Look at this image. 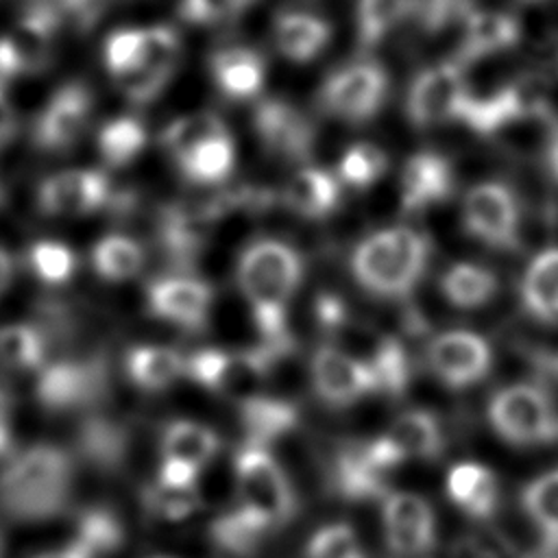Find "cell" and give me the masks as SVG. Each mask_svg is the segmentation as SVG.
I'll use <instances>...</instances> for the list:
<instances>
[{
    "label": "cell",
    "mask_w": 558,
    "mask_h": 558,
    "mask_svg": "<svg viewBox=\"0 0 558 558\" xmlns=\"http://www.w3.org/2000/svg\"><path fill=\"white\" fill-rule=\"evenodd\" d=\"M235 279L264 340L262 349L279 357L290 342L288 307L303 281V257L283 240L262 238L240 253Z\"/></svg>",
    "instance_id": "6da1fadb"
},
{
    "label": "cell",
    "mask_w": 558,
    "mask_h": 558,
    "mask_svg": "<svg viewBox=\"0 0 558 558\" xmlns=\"http://www.w3.org/2000/svg\"><path fill=\"white\" fill-rule=\"evenodd\" d=\"M72 490L74 460L57 445H31L0 469V512L13 521L59 517L70 506Z\"/></svg>",
    "instance_id": "7a4b0ae2"
},
{
    "label": "cell",
    "mask_w": 558,
    "mask_h": 558,
    "mask_svg": "<svg viewBox=\"0 0 558 558\" xmlns=\"http://www.w3.org/2000/svg\"><path fill=\"white\" fill-rule=\"evenodd\" d=\"M429 255V240L421 231L405 225L384 227L355 244L351 272L368 294L399 301L414 292Z\"/></svg>",
    "instance_id": "3957f363"
},
{
    "label": "cell",
    "mask_w": 558,
    "mask_h": 558,
    "mask_svg": "<svg viewBox=\"0 0 558 558\" xmlns=\"http://www.w3.org/2000/svg\"><path fill=\"white\" fill-rule=\"evenodd\" d=\"M390 74L375 54H357L333 68L316 89L318 109L347 124L373 120L386 105Z\"/></svg>",
    "instance_id": "277c9868"
},
{
    "label": "cell",
    "mask_w": 558,
    "mask_h": 558,
    "mask_svg": "<svg viewBox=\"0 0 558 558\" xmlns=\"http://www.w3.org/2000/svg\"><path fill=\"white\" fill-rule=\"evenodd\" d=\"M238 504L264 521L272 532L296 512V495L283 466L268 447L246 442L235 456Z\"/></svg>",
    "instance_id": "5b68a950"
},
{
    "label": "cell",
    "mask_w": 558,
    "mask_h": 558,
    "mask_svg": "<svg viewBox=\"0 0 558 558\" xmlns=\"http://www.w3.org/2000/svg\"><path fill=\"white\" fill-rule=\"evenodd\" d=\"M488 423L499 438L517 447L547 445L558 438V412L551 397L527 381L499 388L488 401Z\"/></svg>",
    "instance_id": "8992f818"
},
{
    "label": "cell",
    "mask_w": 558,
    "mask_h": 558,
    "mask_svg": "<svg viewBox=\"0 0 558 558\" xmlns=\"http://www.w3.org/2000/svg\"><path fill=\"white\" fill-rule=\"evenodd\" d=\"M471 83L458 59H442L421 68L405 92V116L416 129L458 122Z\"/></svg>",
    "instance_id": "52a82bcc"
},
{
    "label": "cell",
    "mask_w": 558,
    "mask_h": 558,
    "mask_svg": "<svg viewBox=\"0 0 558 558\" xmlns=\"http://www.w3.org/2000/svg\"><path fill=\"white\" fill-rule=\"evenodd\" d=\"M107 381L109 366L102 355L63 357L41 366L35 395L39 405L48 412L85 410L105 397Z\"/></svg>",
    "instance_id": "ba28073f"
},
{
    "label": "cell",
    "mask_w": 558,
    "mask_h": 558,
    "mask_svg": "<svg viewBox=\"0 0 558 558\" xmlns=\"http://www.w3.org/2000/svg\"><path fill=\"white\" fill-rule=\"evenodd\" d=\"M466 233L493 248H514L521 238V205L512 187L499 181L473 185L462 198Z\"/></svg>",
    "instance_id": "9c48e42d"
},
{
    "label": "cell",
    "mask_w": 558,
    "mask_h": 558,
    "mask_svg": "<svg viewBox=\"0 0 558 558\" xmlns=\"http://www.w3.org/2000/svg\"><path fill=\"white\" fill-rule=\"evenodd\" d=\"M425 362L436 379L460 390L488 375L493 366V347L477 331L447 329L427 342Z\"/></svg>",
    "instance_id": "30bf717a"
},
{
    "label": "cell",
    "mask_w": 558,
    "mask_h": 558,
    "mask_svg": "<svg viewBox=\"0 0 558 558\" xmlns=\"http://www.w3.org/2000/svg\"><path fill=\"white\" fill-rule=\"evenodd\" d=\"M94 98L89 87L78 81L65 83L52 92L33 124V144L46 153L72 148L87 131Z\"/></svg>",
    "instance_id": "8fae6325"
},
{
    "label": "cell",
    "mask_w": 558,
    "mask_h": 558,
    "mask_svg": "<svg viewBox=\"0 0 558 558\" xmlns=\"http://www.w3.org/2000/svg\"><path fill=\"white\" fill-rule=\"evenodd\" d=\"M310 381L320 401L331 408H347L366 395L379 392L373 371L331 342L314 351L310 360Z\"/></svg>",
    "instance_id": "7c38bea8"
},
{
    "label": "cell",
    "mask_w": 558,
    "mask_h": 558,
    "mask_svg": "<svg viewBox=\"0 0 558 558\" xmlns=\"http://www.w3.org/2000/svg\"><path fill=\"white\" fill-rule=\"evenodd\" d=\"M381 525L392 554L401 558L425 556L436 543V514L416 493H386L381 497Z\"/></svg>",
    "instance_id": "4fadbf2b"
},
{
    "label": "cell",
    "mask_w": 558,
    "mask_h": 558,
    "mask_svg": "<svg viewBox=\"0 0 558 558\" xmlns=\"http://www.w3.org/2000/svg\"><path fill=\"white\" fill-rule=\"evenodd\" d=\"M109 179L98 170H63L48 177L37 192L39 211L70 218L98 211L111 203Z\"/></svg>",
    "instance_id": "5bb4252c"
},
{
    "label": "cell",
    "mask_w": 558,
    "mask_h": 558,
    "mask_svg": "<svg viewBox=\"0 0 558 558\" xmlns=\"http://www.w3.org/2000/svg\"><path fill=\"white\" fill-rule=\"evenodd\" d=\"M146 303L155 318L201 329L207 323L214 292L207 281L192 275H168L155 279L146 290Z\"/></svg>",
    "instance_id": "9a60e30c"
},
{
    "label": "cell",
    "mask_w": 558,
    "mask_h": 558,
    "mask_svg": "<svg viewBox=\"0 0 558 558\" xmlns=\"http://www.w3.org/2000/svg\"><path fill=\"white\" fill-rule=\"evenodd\" d=\"M458 48L453 59H458L466 70L469 65L504 54L519 46L523 26L521 20L501 9H475L464 24L458 28Z\"/></svg>",
    "instance_id": "2e32d148"
},
{
    "label": "cell",
    "mask_w": 558,
    "mask_h": 558,
    "mask_svg": "<svg viewBox=\"0 0 558 558\" xmlns=\"http://www.w3.org/2000/svg\"><path fill=\"white\" fill-rule=\"evenodd\" d=\"M259 142L275 155L303 159L314 144V126L307 116L286 98H264L253 111Z\"/></svg>",
    "instance_id": "e0dca14e"
},
{
    "label": "cell",
    "mask_w": 558,
    "mask_h": 558,
    "mask_svg": "<svg viewBox=\"0 0 558 558\" xmlns=\"http://www.w3.org/2000/svg\"><path fill=\"white\" fill-rule=\"evenodd\" d=\"M216 89L229 100L255 98L266 83V57L248 44H225L207 57Z\"/></svg>",
    "instance_id": "ac0fdd59"
},
{
    "label": "cell",
    "mask_w": 558,
    "mask_h": 558,
    "mask_svg": "<svg viewBox=\"0 0 558 558\" xmlns=\"http://www.w3.org/2000/svg\"><path fill=\"white\" fill-rule=\"evenodd\" d=\"M331 22L307 9H279L272 17V46L290 63L305 65L327 50Z\"/></svg>",
    "instance_id": "d6986e66"
},
{
    "label": "cell",
    "mask_w": 558,
    "mask_h": 558,
    "mask_svg": "<svg viewBox=\"0 0 558 558\" xmlns=\"http://www.w3.org/2000/svg\"><path fill=\"white\" fill-rule=\"evenodd\" d=\"M453 190V168L436 150L414 153L399 174V201L408 214L425 211Z\"/></svg>",
    "instance_id": "ffe728a7"
},
{
    "label": "cell",
    "mask_w": 558,
    "mask_h": 558,
    "mask_svg": "<svg viewBox=\"0 0 558 558\" xmlns=\"http://www.w3.org/2000/svg\"><path fill=\"white\" fill-rule=\"evenodd\" d=\"M61 26L63 24L54 15L41 9L24 7L20 20L4 35L22 74H39L50 65L54 39Z\"/></svg>",
    "instance_id": "44dd1931"
},
{
    "label": "cell",
    "mask_w": 558,
    "mask_h": 558,
    "mask_svg": "<svg viewBox=\"0 0 558 558\" xmlns=\"http://www.w3.org/2000/svg\"><path fill=\"white\" fill-rule=\"evenodd\" d=\"M399 462L434 460L445 447L438 418L425 410L401 412L381 434Z\"/></svg>",
    "instance_id": "7402d4cb"
},
{
    "label": "cell",
    "mask_w": 558,
    "mask_h": 558,
    "mask_svg": "<svg viewBox=\"0 0 558 558\" xmlns=\"http://www.w3.org/2000/svg\"><path fill=\"white\" fill-rule=\"evenodd\" d=\"M342 196V183L338 174L305 166L292 174V179L286 185L283 198L286 205L303 218L318 220L336 211Z\"/></svg>",
    "instance_id": "603a6c76"
},
{
    "label": "cell",
    "mask_w": 558,
    "mask_h": 558,
    "mask_svg": "<svg viewBox=\"0 0 558 558\" xmlns=\"http://www.w3.org/2000/svg\"><path fill=\"white\" fill-rule=\"evenodd\" d=\"M523 310L541 323H558V246L536 253L519 281Z\"/></svg>",
    "instance_id": "cb8c5ba5"
},
{
    "label": "cell",
    "mask_w": 558,
    "mask_h": 558,
    "mask_svg": "<svg viewBox=\"0 0 558 558\" xmlns=\"http://www.w3.org/2000/svg\"><path fill=\"white\" fill-rule=\"evenodd\" d=\"M447 495L471 519H488L499 504L497 475L480 462H460L447 473Z\"/></svg>",
    "instance_id": "d4e9b609"
},
{
    "label": "cell",
    "mask_w": 558,
    "mask_h": 558,
    "mask_svg": "<svg viewBox=\"0 0 558 558\" xmlns=\"http://www.w3.org/2000/svg\"><path fill=\"white\" fill-rule=\"evenodd\" d=\"M211 211H194L187 207L170 205L163 209L157 222V238L163 255L174 266H187L194 262L205 240V222Z\"/></svg>",
    "instance_id": "484cf974"
},
{
    "label": "cell",
    "mask_w": 558,
    "mask_h": 558,
    "mask_svg": "<svg viewBox=\"0 0 558 558\" xmlns=\"http://www.w3.org/2000/svg\"><path fill=\"white\" fill-rule=\"evenodd\" d=\"M410 0H355L353 35L357 54H373L401 24L408 22Z\"/></svg>",
    "instance_id": "4316f807"
},
{
    "label": "cell",
    "mask_w": 558,
    "mask_h": 558,
    "mask_svg": "<svg viewBox=\"0 0 558 558\" xmlns=\"http://www.w3.org/2000/svg\"><path fill=\"white\" fill-rule=\"evenodd\" d=\"M497 290V275L475 262H453L440 277V292L445 301L466 312L488 305Z\"/></svg>",
    "instance_id": "83f0119b"
},
{
    "label": "cell",
    "mask_w": 558,
    "mask_h": 558,
    "mask_svg": "<svg viewBox=\"0 0 558 558\" xmlns=\"http://www.w3.org/2000/svg\"><path fill=\"white\" fill-rule=\"evenodd\" d=\"M124 368L137 388L157 392L174 384L185 373V357L172 347L140 344L126 353Z\"/></svg>",
    "instance_id": "f1b7e54d"
},
{
    "label": "cell",
    "mask_w": 558,
    "mask_h": 558,
    "mask_svg": "<svg viewBox=\"0 0 558 558\" xmlns=\"http://www.w3.org/2000/svg\"><path fill=\"white\" fill-rule=\"evenodd\" d=\"M177 166L187 181L198 185H214L227 181L235 166V142L229 129L225 126L222 131L207 137Z\"/></svg>",
    "instance_id": "f546056e"
},
{
    "label": "cell",
    "mask_w": 558,
    "mask_h": 558,
    "mask_svg": "<svg viewBox=\"0 0 558 558\" xmlns=\"http://www.w3.org/2000/svg\"><path fill=\"white\" fill-rule=\"evenodd\" d=\"M270 532L272 530L264 521L244 510L240 504L218 514L209 527L214 545L235 558L255 556Z\"/></svg>",
    "instance_id": "4dcf8cb0"
},
{
    "label": "cell",
    "mask_w": 558,
    "mask_h": 558,
    "mask_svg": "<svg viewBox=\"0 0 558 558\" xmlns=\"http://www.w3.org/2000/svg\"><path fill=\"white\" fill-rule=\"evenodd\" d=\"M129 436L124 425L105 416L87 418L76 438V449L85 462L100 471L118 469L126 458Z\"/></svg>",
    "instance_id": "1f68e13d"
},
{
    "label": "cell",
    "mask_w": 558,
    "mask_h": 558,
    "mask_svg": "<svg viewBox=\"0 0 558 558\" xmlns=\"http://www.w3.org/2000/svg\"><path fill=\"white\" fill-rule=\"evenodd\" d=\"M240 418L246 432V442L268 447L296 423V410L277 397L255 395L240 403Z\"/></svg>",
    "instance_id": "d6a6232c"
},
{
    "label": "cell",
    "mask_w": 558,
    "mask_h": 558,
    "mask_svg": "<svg viewBox=\"0 0 558 558\" xmlns=\"http://www.w3.org/2000/svg\"><path fill=\"white\" fill-rule=\"evenodd\" d=\"M220 449L214 429L196 421H172L161 434V458L203 469Z\"/></svg>",
    "instance_id": "836d02e7"
},
{
    "label": "cell",
    "mask_w": 558,
    "mask_h": 558,
    "mask_svg": "<svg viewBox=\"0 0 558 558\" xmlns=\"http://www.w3.org/2000/svg\"><path fill=\"white\" fill-rule=\"evenodd\" d=\"M521 504L543 538L545 554H558V469L534 477L523 488Z\"/></svg>",
    "instance_id": "e575fe53"
},
{
    "label": "cell",
    "mask_w": 558,
    "mask_h": 558,
    "mask_svg": "<svg viewBox=\"0 0 558 558\" xmlns=\"http://www.w3.org/2000/svg\"><path fill=\"white\" fill-rule=\"evenodd\" d=\"M100 159L111 168L129 166L146 146V126L137 116H116L98 131Z\"/></svg>",
    "instance_id": "d590c367"
},
{
    "label": "cell",
    "mask_w": 558,
    "mask_h": 558,
    "mask_svg": "<svg viewBox=\"0 0 558 558\" xmlns=\"http://www.w3.org/2000/svg\"><path fill=\"white\" fill-rule=\"evenodd\" d=\"M144 248L129 235H105L92 248V266L107 281H126L142 270Z\"/></svg>",
    "instance_id": "8d00e7d4"
},
{
    "label": "cell",
    "mask_w": 558,
    "mask_h": 558,
    "mask_svg": "<svg viewBox=\"0 0 558 558\" xmlns=\"http://www.w3.org/2000/svg\"><path fill=\"white\" fill-rule=\"evenodd\" d=\"M72 541L87 549L92 558H102L122 547L124 525L120 517L105 506L87 508L76 519V532Z\"/></svg>",
    "instance_id": "74e56055"
},
{
    "label": "cell",
    "mask_w": 558,
    "mask_h": 558,
    "mask_svg": "<svg viewBox=\"0 0 558 558\" xmlns=\"http://www.w3.org/2000/svg\"><path fill=\"white\" fill-rule=\"evenodd\" d=\"M46 336L37 325L13 323L0 327V364L15 371H41Z\"/></svg>",
    "instance_id": "f35d334b"
},
{
    "label": "cell",
    "mask_w": 558,
    "mask_h": 558,
    "mask_svg": "<svg viewBox=\"0 0 558 558\" xmlns=\"http://www.w3.org/2000/svg\"><path fill=\"white\" fill-rule=\"evenodd\" d=\"M225 126L227 124L216 113H209V111L187 113V116H181V118L172 120L166 126V131L161 135V146L166 148L170 159L174 163H179L198 144H203L207 137H211L214 133L222 131Z\"/></svg>",
    "instance_id": "ab89813d"
},
{
    "label": "cell",
    "mask_w": 558,
    "mask_h": 558,
    "mask_svg": "<svg viewBox=\"0 0 558 558\" xmlns=\"http://www.w3.org/2000/svg\"><path fill=\"white\" fill-rule=\"evenodd\" d=\"M477 9L475 0H410L408 22L425 37L460 28Z\"/></svg>",
    "instance_id": "60d3db41"
},
{
    "label": "cell",
    "mask_w": 558,
    "mask_h": 558,
    "mask_svg": "<svg viewBox=\"0 0 558 558\" xmlns=\"http://www.w3.org/2000/svg\"><path fill=\"white\" fill-rule=\"evenodd\" d=\"M388 170V153L373 142H355L340 155L338 179L355 190H366L377 183Z\"/></svg>",
    "instance_id": "b9f144b4"
},
{
    "label": "cell",
    "mask_w": 558,
    "mask_h": 558,
    "mask_svg": "<svg viewBox=\"0 0 558 558\" xmlns=\"http://www.w3.org/2000/svg\"><path fill=\"white\" fill-rule=\"evenodd\" d=\"M26 264L31 272L48 286H61L76 272V255L70 246L57 240L33 242L26 251Z\"/></svg>",
    "instance_id": "7bdbcfd3"
},
{
    "label": "cell",
    "mask_w": 558,
    "mask_h": 558,
    "mask_svg": "<svg viewBox=\"0 0 558 558\" xmlns=\"http://www.w3.org/2000/svg\"><path fill=\"white\" fill-rule=\"evenodd\" d=\"M201 506L196 486H170L159 480L146 486L144 508L161 521H183Z\"/></svg>",
    "instance_id": "ee69618b"
},
{
    "label": "cell",
    "mask_w": 558,
    "mask_h": 558,
    "mask_svg": "<svg viewBox=\"0 0 558 558\" xmlns=\"http://www.w3.org/2000/svg\"><path fill=\"white\" fill-rule=\"evenodd\" d=\"M22 2L24 7H35L54 15L61 24H72L81 31H89L116 4L126 0H22Z\"/></svg>",
    "instance_id": "f6af8a7d"
},
{
    "label": "cell",
    "mask_w": 558,
    "mask_h": 558,
    "mask_svg": "<svg viewBox=\"0 0 558 558\" xmlns=\"http://www.w3.org/2000/svg\"><path fill=\"white\" fill-rule=\"evenodd\" d=\"M142 52L144 63L174 76L177 63L181 59V37L170 24H153L142 28Z\"/></svg>",
    "instance_id": "bcb514c9"
},
{
    "label": "cell",
    "mask_w": 558,
    "mask_h": 558,
    "mask_svg": "<svg viewBox=\"0 0 558 558\" xmlns=\"http://www.w3.org/2000/svg\"><path fill=\"white\" fill-rule=\"evenodd\" d=\"M305 558H366L357 534L347 523L318 527L305 545Z\"/></svg>",
    "instance_id": "7dc6e473"
},
{
    "label": "cell",
    "mask_w": 558,
    "mask_h": 558,
    "mask_svg": "<svg viewBox=\"0 0 558 558\" xmlns=\"http://www.w3.org/2000/svg\"><path fill=\"white\" fill-rule=\"evenodd\" d=\"M102 61L111 78L142 65L144 63L142 28L129 26V28L113 31L102 46Z\"/></svg>",
    "instance_id": "c3c4849f"
},
{
    "label": "cell",
    "mask_w": 558,
    "mask_h": 558,
    "mask_svg": "<svg viewBox=\"0 0 558 558\" xmlns=\"http://www.w3.org/2000/svg\"><path fill=\"white\" fill-rule=\"evenodd\" d=\"M257 0H179V17L194 26L225 24L246 13Z\"/></svg>",
    "instance_id": "681fc988"
},
{
    "label": "cell",
    "mask_w": 558,
    "mask_h": 558,
    "mask_svg": "<svg viewBox=\"0 0 558 558\" xmlns=\"http://www.w3.org/2000/svg\"><path fill=\"white\" fill-rule=\"evenodd\" d=\"M198 471L201 469L179 462V460H161L157 480L163 484H170V486H196Z\"/></svg>",
    "instance_id": "f907efd6"
},
{
    "label": "cell",
    "mask_w": 558,
    "mask_h": 558,
    "mask_svg": "<svg viewBox=\"0 0 558 558\" xmlns=\"http://www.w3.org/2000/svg\"><path fill=\"white\" fill-rule=\"evenodd\" d=\"M15 133H17V118L0 85V150L15 137Z\"/></svg>",
    "instance_id": "816d5d0a"
},
{
    "label": "cell",
    "mask_w": 558,
    "mask_h": 558,
    "mask_svg": "<svg viewBox=\"0 0 558 558\" xmlns=\"http://www.w3.org/2000/svg\"><path fill=\"white\" fill-rule=\"evenodd\" d=\"M17 76H22V70H20V65H17V59H15V54H13V50H11L9 41H7V37L2 35V37H0V85L13 81V78H17Z\"/></svg>",
    "instance_id": "f5cc1de1"
},
{
    "label": "cell",
    "mask_w": 558,
    "mask_h": 558,
    "mask_svg": "<svg viewBox=\"0 0 558 558\" xmlns=\"http://www.w3.org/2000/svg\"><path fill=\"white\" fill-rule=\"evenodd\" d=\"M543 153H545V163L549 174L558 181V120H554V124L549 126Z\"/></svg>",
    "instance_id": "db71d44e"
},
{
    "label": "cell",
    "mask_w": 558,
    "mask_h": 558,
    "mask_svg": "<svg viewBox=\"0 0 558 558\" xmlns=\"http://www.w3.org/2000/svg\"><path fill=\"white\" fill-rule=\"evenodd\" d=\"M33 558H92V556H89V551H87V549H83L78 543L70 541V543H68L65 547H61V549L41 551V554L33 556Z\"/></svg>",
    "instance_id": "11a10c76"
},
{
    "label": "cell",
    "mask_w": 558,
    "mask_h": 558,
    "mask_svg": "<svg viewBox=\"0 0 558 558\" xmlns=\"http://www.w3.org/2000/svg\"><path fill=\"white\" fill-rule=\"evenodd\" d=\"M13 272H15L13 257H11V253L4 246H0V294H4L7 288L11 286Z\"/></svg>",
    "instance_id": "9f6ffc18"
},
{
    "label": "cell",
    "mask_w": 558,
    "mask_h": 558,
    "mask_svg": "<svg viewBox=\"0 0 558 558\" xmlns=\"http://www.w3.org/2000/svg\"><path fill=\"white\" fill-rule=\"evenodd\" d=\"M11 445V425H9V412H0V456Z\"/></svg>",
    "instance_id": "6f0895ef"
},
{
    "label": "cell",
    "mask_w": 558,
    "mask_h": 558,
    "mask_svg": "<svg viewBox=\"0 0 558 558\" xmlns=\"http://www.w3.org/2000/svg\"><path fill=\"white\" fill-rule=\"evenodd\" d=\"M0 412H9V397L2 386H0Z\"/></svg>",
    "instance_id": "680465c9"
},
{
    "label": "cell",
    "mask_w": 558,
    "mask_h": 558,
    "mask_svg": "<svg viewBox=\"0 0 558 558\" xmlns=\"http://www.w3.org/2000/svg\"><path fill=\"white\" fill-rule=\"evenodd\" d=\"M521 2H527V4H541V2H549V0H521Z\"/></svg>",
    "instance_id": "91938a15"
},
{
    "label": "cell",
    "mask_w": 558,
    "mask_h": 558,
    "mask_svg": "<svg viewBox=\"0 0 558 558\" xmlns=\"http://www.w3.org/2000/svg\"><path fill=\"white\" fill-rule=\"evenodd\" d=\"M2 554H4V543H2V534H0V558H2Z\"/></svg>",
    "instance_id": "94428289"
},
{
    "label": "cell",
    "mask_w": 558,
    "mask_h": 558,
    "mask_svg": "<svg viewBox=\"0 0 558 558\" xmlns=\"http://www.w3.org/2000/svg\"><path fill=\"white\" fill-rule=\"evenodd\" d=\"M155 558H168V556H155Z\"/></svg>",
    "instance_id": "6125c7cd"
}]
</instances>
